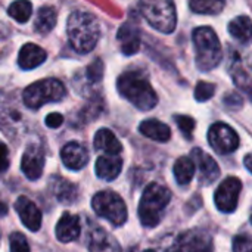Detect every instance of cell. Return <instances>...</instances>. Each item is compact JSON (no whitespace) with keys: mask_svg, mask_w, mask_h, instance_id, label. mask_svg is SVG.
<instances>
[{"mask_svg":"<svg viewBox=\"0 0 252 252\" xmlns=\"http://www.w3.org/2000/svg\"><path fill=\"white\" fill-rule=\"evenodd\" d=\"M68 37L72 49L78 53L92 52L100 37L97 18L86 10H75L68 18Z\"/></svg>","mask_w":252,"mask_h":252,"instance_id":"cell-1","label":"cell"},{"mask_svg":"<svg viewBox=\"0 0 252 252\" xmlns=\"http://www.w3.org/2000/svg\"><path fill=\"white\" fill-rule=\"evenodd\" d=\"M117 89L124 99L140 111H149L158 103V96L151 83L137 71H128L120 75Z\"/></svg>","mask_w":252,"mask_h":252,"instance_id":"cell-2","label":"cell"},{"mask_svg":"<svg viewBox=\"0 0 252 252\" xmlns=\"http://www.w3.org/2000/svg\"><path fill=\"white\" fill-rule=\"evenodd\" d=\"M192 38L195 44L196 66L204 72L214 69L223 58V49L214 30L210 27H199L193 31Z\"/></svg>","mask_w":252,"mask_h":252,"instance_id":"cell-3","label":"cell"},{"mask_svg":"<svg viewBox=\"0 0 252 252\" xmlns=\"http://www.w3.org/2000/svg\"><path fill=\"white\" fill-rule=\"evenodd\" d=\"M171 201V192L158 183H151L140 199L139 204V219L145 227H155L161 219L165 207Z\"/></svg>","mask_w":252,"mask_h":252,"instance_id":"cell-4","label":"cell"},{"mask_svg":"<svg viewBox=\"0 0 252 252\" xmlns=\"http://www.w3.org/2000/svg\"><path fill=\"white\" fill-rule=\"evenodd\" d=\"M143 18L155 30L170 34L177 25V12L173 0H139Z\"/></svg>","mask_w":252,"mask_h":252,"instance_id":"cell-5","label":"cell"},{"mask_svg":"<svg viewBox=\"0 0 252 252\" xmlns=\"http://www.w3.org/2000/svg\"><path fill=\"white\" fill-rule=\"evenodd\" d=\"M65 93V86L59 80L47 78L28 86L22 93V100L30 109H40L44 103L62 100Z\"/></svg>","mask_w":252,"mask_h":252,"instance_id":"cell-6","label":"cell"},{"mask_svg":"<svg viewBox=\"0 0 252 252\" xmlns=\"http://www.w3.org/2000/svg\"><path fill=\"white\" fill-rule=\"evenodd\" d=\"M92 207L99 217L106 219L114 226H123L127 221V207L115 192L103 190L96 193L92 199Z\"/></svg>","mask_w":252,"mask_h":252,"instance_id":"cell-7","label":"cell"},{"mask_svg":"<svg viewBox=\"0 0 252 252\" xmlns=\"http://www.w3.org/2000/svg\"><path fill=\"white\" fill-rule=\"evenodd\" d=\"M167 252H214V244L208 232L195 229L179 235Z\"/></svg>","mask_w":252,"mask_h":252,"instance_id":"cell-8","label":"cell"},{"mask_svg":"<svg viewBox=\"0 0 252 252\" xmlns=\"http://www.w3.org/2000/svg\"><path fill=\"white\" fill-rule=\"evenodd\" d=\"M208 142L216 152L226 155L238 149L239 136L230 126L224 123H216L210 127Z\"/></svg>","mask_w":252,"mask_h":252,"instance_id":"cell-9","label":"cell"},{"mask_svg":"<svg viewBox=\"0 0 252 252\" xmlns=\"http://www.w3.org/2000/svg\"><path fill=\"white\" fill-rule=\"evenodd\" d=\"M242 183L238 177H227L226 180H223L214 196L217 208L221 213H233L238 207Z\"/></svg>","mask_w":252,"mask_h":252,"instance_id":"cell-10","label":"cell"},{"mask_svg":"<svg viewBox=\"0 0 252 252\" xmlns=\"http://www.w3.org/2000/svg\"><path fill=\"white\" fill-rule=\"evenodd\" d=\"M22 118L24 115L15 106L12 97L0 92V128L7 136H12L19 128Z\"/></svg>","mask_w":252,"mask_h":252,"instance_id":"cell-11","label":"cell"},{"mask_svg":"<svg viewBox=\"0 0 252 252\" xmlns=\"http://www.w3.org/2000/svg\"><path fill=\"white\" fill-rule=\"evenodd\" d=\"M15 211L18 213L21 223L31 232H37L41 227V211L27 196H19L15 202Z\"/></svg>","mask_w":252,"mask_h":252,"instance_id":"cell-12","label":"cell"},{"mask_svg":"<svg viewBox=\"0 0 252 252\" xmlns=\"http://www.w3.org/2000/svg\"><path fill=\"white\" fill-rule=\"evenodd\" d=\"M44 155L43 151L37 146H30L21 159V170L28 180H38L43 174Z\"/></svg>","mask_w":252,"mask_h":252,"instance_id":"cell-13","label":"cell"},{"mask_svg":"<svg viewBox=\"0 0 252 252\" xmlns=\"http://www.w3.org/2000/svg\"><path fill=\"white\" fill-rule=\"evenodd\" d=\"M192 159H193L195 165H198L199 182L202 185H210V183H213L219 177L220 168H219V164L213 159L211 155L205 154L199 148H195L192 151Z\"/></svg>","mask_w":252,"mask_h":252,"instance_id":"cell-14","label":"cell"},{"mask_svg":"<svg viewBox=\"0 0 252 252\" xmlns=\"http://www.w3.org/2000/svg\"><path fill=\"white\" fill-rule=\"evenodd\" d=\"M62 162L66 168L78 171L84 168L89 162V152L87 149L80 145L78 142H69L66 143L61 151Z\"/></svg>","mask_w":252,"mask_h":252,"instance_id":"cell-15","label":"cell"},{"mask_svg":"<svg viewBox=\"0 0 252 252\" xmlns=\"http://www.w3.org/2000/svg\"><path fill=\"white\" fill-rule=\"evenodd\" d=\"M81 232V226H80V219L77 216H72L69 213H65L58 224H56V238L58 241H61L62 244H68L75 241L80 236Z\"/></svg>","mask_w":252,"mask_h":252,"instance_id":"cell-16","label":"cell"},{"mask_svg":"<svg viewBox=\"0 0 252 252\" xmlns=\"http://www.w3.org/2000/svg\"><path fill=\"white\" fill-rule=\"evenodd\" d=\"M117 38L121 43V50H123L124 55H134L136 52H139V47H140V31H139L137 25H134L131 22L124 24L118 30Z\"/></svg>","mask_w":252,"mask_h":252,"instance_id":"cell-17","label":"cell"},{"mask_svg":"<svg viewBox=\"0 0 252 252\" xmlns=\"http://www.w3.org/2000/svg\"><path fill=\"white\" fill-rule=\"evenodd\" d=\"M96 176L102 180H115L123 168V159L118 155H102L96 161Z\"/></svg>","mask_w":252,"mask_h":252,"instance_id":"cell-18","label":"cell"},{"mask_svg":"<svg viewBox=\"0 0 252 252\" xmlns=\"http://www.w3.org/2000/svg\"><path fill=\"white\" fill-rule=\"evenodd\" d=\"M46 50H43L40 46L32 44V43H27L25 46H22V49L19 50L18 55V65L28 71L32 68H37L38 65H41L46 61Z\"/></svg>","mask_w":252,"mask_h":252,"instance_id":"cell-19","label":"cell"},{"mask_svg":"<svg viewBox=\"0 0 252 252\" xmlns=\"http://www.w3.org/2000/svg\"><path fill=\"white\" fill-rule=\"evenodd\" d=\"M89 251L90 252H123L117 239L103 229H96L90 235L89 241Z\"/></svg>","mask_w":252,"mask_h":252,"instance_id":"cell-20","label":"cell"},{"mask_svg":"<svg viewBox=\"0 0 252 252\" xmlns=\"http://www.w3.org/2000/svg\"><path fill=\"white\" fill-rule=\"evenodd\" d=\"M232 77L236 86L252 99V62L236 61L232 66Z\"/></svg>","mask_w":252,"mask_h":252,"instance_id":"cell-21","label":"cell"},{"mask_svg":"<svg viewBox=\"0 0 252 252\" xmlns=\"http://www.w3.org/2000/svg\"><path fill=\"white\" fill-rule=\"evenodd\" d=\"M94 148L108 155H118L123 151L120 140L108 128H100L94 134Z\"/></svg>","mask_w":252,"mask_h":252,"instance_id":"cell-22","label":"cell"},{"mask_svg":"<svg viewBox=\"0 0 252 252\" xmlns=\"http://www.w3.org/2000/svg\"><path fill=\"white\" fill-rule=\"evenodd\" d=\"M139 130L143 136L155 142H168L171 137V130L167 124L158 120H146L139 126Z\"/></svg>","mask_w":252,"mask_h":252,"instance_id":"cell-23","label":"cell"},{"mask_svg":"<svg viewBox=\"0 0 252 252\" xmlns=\"http://www.w3.org/2000/svg\"><path fill=\"white\" fill-rule=\"evenodd\" d=\"M227 30L230 35L242 44H248L252 41V21L248 16H236L230 21Z\"/></svg>","mask_w":252,"mask_h":252,"instance_id":"cell-24","label":"cell"},{"mask_svg":"<svg viewBox=\"0 0 252 252\" xmlns=\"http://www.w3.org/2000/svg\"><path fill=\"white\" fill-rule=\"evenodd\" d=\"M56 21H58V13H56L55 7L43 6V7H40V10L37 13L35 22H34V30L38 34H49L55 28Z\"/></svg>","mask_w":252,"mask_h":252,"instance_id":"cell-25","label":"cell"},{"mask_svg":"<svg viewBox=\"0 0 252 252\" xmlns=\"http://www.w3.org/2000/svg\"><path fill=\"white\" fill-rule=\"evenodd\" d=\"M196 165L192 158L189 157H182L176 161L174 164V177L179 185H188L195 176Z\"/></svg>","mask_w":252,"mask_h":252,"instance_id":"cell-26","label":"cell"},{"mask_svg":"<svg viewBox=\"0 0 252 252\" xmlns=\"http://www.w3.org/2000/svg\"><path fill=\"white\" fill-rule=\"evenodd\" d=\"M52 188H53V192H55L56 198L61 202H65V204L74 202L75 198H77V188L71 182L62 179V177L53 179Z\"/></svg>","mask_w":252,"mask_h":252,"instance_id":"cell-27","label":"cell"},{"mask_svg":"<svg viewBox=\"0 0 252 252\" xmlns=\"http://www.w3.org/2000/svg\"><path fill=\"white\" fill-rule=\"evenodd\" d=\"M226 6V0H190V9L202 15H217Z\"/></svg>","mask_w":252,"mask_h":252,"instance_id":"cell-28","label":"cell"},{"mask_svg":"<svg viewBox=\"0 0 252 252\" xmlns=\"http://www.w3.org/2000/svg\"><path fill=\"white\" fill-rule=\"evenodd\" d=\"M7 13H9V16L13 18L16 22L25 24V22L31 18L32 4H31V1H28V0H15V1L9 6Z\"/></svg>","mask_w":252,"mask_h":252,"instance_id":"cell-29","label":"cell"},{"mask_svg":"<svg viewBox=\"0 0 252 252\" xmlns=\"http://www.w3.org/2000/svg\"><path fill=\"white\" fill-rule=\"evenodd\" d=\"M216 93V86L207 81H199L195 87V99L198 102H205L210 100Z\"/></svg>","mask_w":252,"mask_h":252,"instance_id":"cell-30","label":"cell"},{"mask_svg":"<svg viewBox=\"0 0 252 252\" xmlns=\"http://www.w3.org/2000/svg\"><path fill=\"white\" fill-rule=\"evenodd\" d=\"M9 248L10 252H30L27 238L19 232H15L9 236Z\"/></svg>","mask_w":252,"mask_h":252,"instance_id":"cell-31","label":"cell"},{"mask_svg":"<svg viewBox=\"0 0 252 252\" xmlns=\"http://www.w3.org/2000/svg\"><path fill=\"white\" fill-rule=\"evenodd\" d=\"M176 123L180 128V131L185 134L186 139L192 137V133L195 130V120L188 115H176Z\"/></svg>","mask_w":252,"mask_h":252,"instance_id":"cell-32","label":"cell"},{"mask_svg":"<svg viewBox=\"0 0 252 252\" xmlns=\"http://www.w3.org/2000/svg\"><path fill=\"white\" fill-rule=\"evenodd\" d=\"M251 238L247 235H239L233 239V252H244L247 247L251 245Z\"/></svg>","mask_w":252,"mask_h":252,"instance_id":"cell-33","label":"cell"},{"mask_svg":"<svg viewBox=\"0 0 252 252\" xmlns=\"http://www.w3.org/2000/svg\"><path fill=\"white\" fill-rule=\"evenodd\" d=\"M44 123H46V126H47V127H50V128H58V127H61V126H62V123H63V117H62V114L52 112V114H49V115L46 117Z\"/></svg>","mask_w":252,"mask_h":252,"instance_id":"cell-34","label":"cell"},{"mask_svg":"<svg viewBox=\"0 0 252 252\" xmlns=\"http://www.w3.org/2000/svg\"><path fill=\"white\" fill-rule=\"evenodd\" d=\"M9 168V149L4 143L0 142V173H4Z\"/></svg>","mask_w":252,"mask_h":252,"instance_id":"cell-35","label":"cell"},{"mask_svg":"<svg viewBox=\"0 0 252 252\" xmlns=\"http://www.w3.org/2000/svg\"><path fill=\"white\" fill-rule=\"evenodd\" d=\"M244 162H245V167L252 173V154H248V155L245 157Z\"/></svg>","mask_w":252,"mask_h":252,"instance_id":"cell-36","label":"cell"},{"mask_svg":"<svg viewBox=\"0 0 252 252\" xmlns=\"http://www.w3.org/2000/svg\"><path fill=\"white\" fill-rule=\"evenodd\" d=\"M145 252H155L154 250H148V251H145Z\"/></svg>","mask_w":252,"mask_h":252,"instance_id":"cell-37","label":"cell"},{"mask_svg":"<svg viewBox=\"0 0 252 252\" xmlns=\"http://www.w3.org/2000/svg\"><path fill=\"white\" fill-rule=\"evenodd\" d=\"M251 223H252V214H251Z\"/></svg>","mask_w":252,"mask_h":252,"instance_id":"cell-38","label":"cell"},{"mask_svg":"<svg viewBox=\"0 0 252 252\" xmlns=\"http://www.w3.org/2000/svg\"><path fill=\"white\" fill-rule=\"evenodd\" d=\"M248 252H252V250H251V251H248Z\"/></svg>","mask_w":252,"mask_h":252,"instance_id":"cell-39","label":"cell"}]
</instances>
